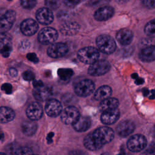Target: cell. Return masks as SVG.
Here are the masks:
<instances>
[{
	"label": "cell",
	"instance_id": "obj_11",
	"mask_svg": "<svg viewBox=\"0 0 155 155\" xmlns=\"http://www.w3.org/2000/svg\"><path fill=\"white\" fill-rule=\"evenodd\" d=\"M68 48L66 44L64 43L52 44L47 50L49 56L53 58H59L64 56L68 52Z\"/></svg>",
	"mask_w": 155,
	"mask_h": 155
},
{
	"label": "cell",
	"instance_id": "obj_16",
	"mask_svg": "<svg viewBox=\"0 0 155 155\" xmlns=\"http://www.w3.org/2000/svg\"><path fill=\"white\" fill-rule=\"evenodd\" d=\"M38 23L32 19H26L24 20L20 26L22 33L26 36L33 35L38 29Z\"/></svg>",
	"mask_w": 155,
	"mask_h": 155
},
{
	"label": "cell",
	"instance_id": "obj_31",
	"mask_svg": "<svg viewBox=\"0 0 155 155\" xmlns=\"http://www.w3.org/2000/svg\"><path fill=\"white\" fill-rule=\"evenodd\" d=\"M22 6L26 9L33 8L36 4V0H21Z\"/></svg>",
	"mask_w": 155,
	"mask_h": 155
},
{
	"label": "cell",
	"instance_id": "obj_4",
	"mask_svg": "<svg viewBox=\"0 0 155 155\" xmlns=\"http://www.w3.org/2000/svg\"><path fill=\"white\" fill-rule=\"evenodd\" d=\"M94 87V84L92 81L90 79H83L75 84L74 90L78 96L86 97L93 92Z\"/></svg>",
	"mask_w": 155,
	"mask_h": 155
},
{
	"label": "cell",
	"instance_id": "obj_46",
	"mask_svg": "<svg viewBox=\"0 0 155 155\" xmlns=\"http://www.w3.org/2000/svg\"><path fill=\"white\" fill-rule=\"evenodd\" d=\"M31 155H38V154H31Z\"/></svg>",
	"mask_w": 155,
	"mask_h": 155
},
{
	"label": "cell",
	"instance_id": "obj_29",
	"mask_svg": "<svg viewBox=\"0 0 155 155\" xmlns=\"http://www.w3.org/2000/svg\"><path fill=\"white\" fill-rule=\"evenodd\" d=\"M145 33L150 37H155V19L149 21L144 28Z\"/></svg>",
	"mask_w": 155,
	"mask_h": 155
},
{
	"label": "cell",
	"instance_id": "obj_36",
	"mask_svg": "<svg viewBox=\"0 0 155 155\" xmlns=\"http://www.w3.org/2000/svg\"><path fill=\"white\" fill-rule=\"evenodd\" d=\"M1 90L7 94H10L12 92V86L10 84L5 83L2 85Z\"/></svg>",
	"mask_w": 155,
	"mask_h": 155
},
{
	"label": "cell",
	"instance_id": "obj_20",
	"mask_svg": "<svg viewBox=\"0 0 155 155\" xmlns=\"http://www.w3.org/2000/svg\"><path fill=\"white\" fill-rule=\"evenodd\" d=\"M91 119L87 116H79V118L72 124L74 129L78 132L87 131L91 126Z\"/></svg>",
	"mask_w": 155,
	"mask_h": 155
},
{
	"label": "cell",
	"instance_id": "obj_10",
	"mask_svg": "<svg viewBox=\"0 0 155 155\" xmlns=\"http://www.w3.org/2000/svg\"><path fill=\"white\" fill-rule=\"evenodd\" d=\"M45 110L48 116L54 117L61 114L62 107L59 101L54 99H48L45 105Z\"/></svg>",
	"mask_w": 155,
	"mask_h": 155
},
{
	"label": "cell",
	"instance_id": "obj_19",
	"mask_svg": "<svg viewBox=\"0 0 155 155\" xmlns=\"http://www.w3.org/2000/svg\"><path fill=\"white\" fill-rule=\"evenodd\" d=\"M139 58L146 62L155 61V45H149L142 48L139 53Z\"/></svg>",
	"mask_w": 155,
	"mask_h": 155
},
{
	"label": "cell",
	"instance_id": "obj_3",
	"mask_svg": "<svg viewBox=\"0 0 155 155\" xmlns=\"http://www.w3.org/2000/svg\"><path fill=\"white\" fill-rule=\"evenodd\" d=\"M96 45L98 50L105 54H111L116 48L114 40L109 35H101L96 39Z\"/></svg>",
	"mask_w": 155,
	"mask_h": 155
},
{
	"label": "cell",
	"instance_id": "obj_21",
	"mask_svg": "<svg viewBox=\"0 0 155 155\" xmlns=\"http://www.w3.org/2000/svg\"><path fill=\"white\" fill-rule=\"evenodd\" d=\"M133 32L128 29H120L116 34L117 41L122 45H127L131 43L133 40Z\"/></svg>",
	"mask_w": 155,
	"mask_h": 155
},
{
	"label": "cell",
	"instance_id": "obj_24",
	"mask_svg": "<svg viewBox=\"0 0 155 155\" xmlns=\"http://www.w3.org/2000/svg\"><path fill=\"white\" fill-rule=\"evenodd\" d=\"M119 104V102L117 99L109 97L101 101L99 105V108L100 111L103 112L107 110L117 108Z\"/></svg>",
	"mask_w": 155,
	"mask_h": 155
},
{
	"label": "cell",
	"instance_id": "obj_32",
	"mask_svg": "<svg viewBox=\"0 0 155 155\" xmlns=\"http://www.w3.org/2000/svg\"><path fill=\"white\" fill-rule=\"evenodd\" d=\"M32 151L30 148L27 147H18L15 155H31Z\"/></svg>",
	"mask_w": 155,
	"mask_h": 155
},
{
	"label": "cell",
	"instance_id": "obj_43",
	"mask_svg": "<svg viewBox=\"0 0 155 155\" xmlns=\"http://www.w3.org/2000/svg\"><path fill=\"white\" fill-rule=\"evenodd\" d=\"M101 155H110V154L109 153H102Z\"/></svg>",
	"mask_w": 155,
	"mask_h": 155
},
{
	"label": "cell",
	"instance_id": "obj_27",
	"mask_svg": "<svg viewBox=\"0 0 155 155\" xmlns=\"http://www.w3.org/2000/svg\"><path fill=\"white\" fill-rule=\"evenodd\" d=\"M38 125L34 122V120L31 121H25L21 125V128L23 133L27 136H32L35 133L37 130Z\"/></svg>",
	"mask_w": 155,
	"mask_h": 155
},
{
	"label": "cell",
	"instance_id": "obj_1",
	"mask_svg": "<svg viewBox=\"0 0 155 155\" xmlns=\"http://www.w3.org/2000/svg\"><path fill=\"white\" fill-rule=\"evenodd\" d=\"M114 136V131L107 127H101L87 134L84 140V145L89 150L96 151L110 142Z\"/></svg>",
	"mask_w": 155,
	"mask_h": 155
},
{
	"label": "cell",
	"instance_id": "obj_15",
	"mask_svg": "<svg viewBox=\"0 0 155 155\" xmlns=\"http://www.w3.org/2000/svg\"><path fill=\"white\" fill-rule=\"evenodd\" d=\"M36 18L38 21L44 25L51 24L54 19L52 12L48 8H41L36 13Z\"/></svg>",
	"mask_w": 155,
	"mask_h": 155
},
{
	"label": "cell",
	"instance_id": "obj_40",
	"mask_svg": "<svg viewBox=\"0 0 155 155\" xmlns=\"http://www.w3.org/2000/svg\"><path fill=\"white\" fill-rule=\"evenodd\" d=\"M9 72H10V75H11L12 77H15V76H16L17 74H18V71H17V70H16L15 68H11L10 69V70H9Z\"/></svg>",
	"mask_w": 155,
	"mask_h": 155
},
{
	"label": "cell",
	"instance_id": "obj_5",
	"mask_svg": "<svg viewBox=\"0 0 155 155\" xmlns=\"http://www.w3.org/2000/svg\"><path fill=\"white\" fill-rule=\"evenodd\" d=\"M146 137L140 134L131 136L127 141V147L133 152H139L143 150L147 145Z\"/></svg>",
	"mask_w": 155,
	"mask_h": 155
},
{
	"label": "cell",
	"instance_id": "obj_34",
	"mask_svg": "<svg viewBox=\"0 0 155 155\" xmlns=\"http://www.w3.org/2000/svg\"><path fill=\"white\" fill-rule=\"evenodd\" d=\"M140 155H155V143H153Z\"/></svg>",
	"mask_w": 155,
	"mask_h": 155
},
{
	"label": "cell",
	"instance_id": "obj_44",
	"mask_svg": "<svg viewBox=\"0 0 155 155\" xmlns=\"http://www.w3.org/2000/svg\"><path fill=\"white\" fill-rule=\"evenodd\" d=\"M0 155H7V154L4 153H1V152H0Z\"/></svg>",
	"mask_w": 155,
	"mask_h": 155
},
{
	"label": "cell",
	"instance_id": "obj_37",
	"mask_svg": "<svg viewBox=\"0 0 155 155\" xmlns=\"http://www.w3.org/2000/svg\"><path fill=\"white\" fill-rule=\"evenodd\" d=\"M27 59L29 60V61H31V62H34V63H36V62H38V57H37V56H36V54H35V53H28L27 54Z\"/></svg>",
	"mask_w": 155,
	"mask_h": 155
},
{
	"label": "cell",
	"instance_id": "obj_42",
	"mask_svg": "<svg viewBox=\"0 0 155 155\" xmlns=\"http://www.w3.org/2000/svg\"><path fill=\"white\" fill-rule=\"evenodd\" d=\"M4 138V133L2 130L0 128V140Z\"/></svg>",
	"mask_w": 155,
	"mask_h": 155
},
{
	"label": "cell",
	"instance_id": "obj_25",
	"mask_svg": "<svg viewBox=\"0 0 155 155\" xmlns=\"http://www.w3.org/2000/svg\"><path fill=\"white\" fill-rule=\"evenodd\" d=\"M15 116V113L12 108L7 107H0V122H9L13 120Z\"/></svg>",
	"mask_w": 155,
	"mask_h": 155
},
{
	"label": "cell",
	"instance_id": "obj_18",
	"mask_svg": "<svg viewBox=\"0 0 155 155\" xmlns=\"http://www.w3.org/2000/svg\"><path fill=\"white\" fill-rule=\"evenodd\" d=\"M114 14V9L110 6H104L98 8L94 14V18L100 21H106L112 17Z\"/></svg>",
	"mask_w": 155,
	"mask_h": 155
},
{
	"label": "cell",
	"instance_id": "obj_26",
	"mask_svg": "<svg viewBox=\"0 0 155 155\" xmlns=\"http://www.w3.org/2000/svg\"><path fill=\"white\" fill-rule=\"evenodd\" d=\"M112 93V90L108 85H103L98 88L94 93V97L96 100L102 101L110 96Z\"/></svg>",
	"mask_w": 155,
	"mask_h": 155
},
{
	"label": "cell",
	"instance_id": "obj_45",
	"mask_svg": "<svg viewBox=\"0 0 155 155\" xmlns=\"http://www.w3.org/2000/svg\"><path fill=\"white\" fill-rule=\"evenodd\" d=\"M118 1H120V2H122V1H126V0H118Z\"/></svg>",
	"mask_w": 155,
	"mask_h": 155
},
{
	"label": "cell",
	"instance_id": "obj_28",
	"mask_svg": "<svg viewBox=\"0 0 155 155\" xmlns=\"http://www.w3.org/2000/svg\"><path fill=\"white\" fill-rule=\"evenodd\" d=\"M58 74L61 81H68L73 74V71L70 68H60L58 71Z\"/></svg>",
	"mask_w": 155,
	"mask_h": 155
},
{
	"label": "cell",
	"instance_id": "obj_12",
	"mask_svg": "<svg viewBox=\"0 0 155 155\" xmlns=\"http://www.w3.org/2000/svg\"><path fill=\"white\" fill-rule=\"evenodd\" d=\"M135 129L134 124L130 120H124L116 127V133L120 137H127L132 133Z\"/></svg>",
	"mask_w": 155,
	"mask_h": 155
},
{
	"label": "cell",
	"instance_id": "obj_38",
	"mask_svg": "<svg viewBox=\"0 0 155 155\" xmlns=\"http://www.w3.org/2000/svg\"><path fill=\"white\" fill-rule=\"evenodd\" d=\"M79 1L80 0H64V4L69 7H73L75 6L79 3Z\"/></svg>",
	"mask_w": 155,
	"mask_h": 155
},
{
	"label": "cell",
	"instance_id": "obj_30",
	"mask_svg": "<svg viewBox=\"0 0 155 155\" xmlns=\"http://www.w3.org/2000/svg\"><path fill=\"white\" fill-rule=\"evenodd\" d=\"M47 8L50 10H56L60 6V0H45Z\"/></svg>",
	"mask_w": 155,
	"mask_h": 155
},
{
	"label": "cell",
	"instance_id": "obj_8",
	"mask_svg": "<svg viewBox=\"0 0 155 155\" xmlns=\"http://www.w3.org/2000/svg\"><path fill=\"white\" fill-rule=\"evenodd\" d=\"M80 116L79 111L74 106H69L64 109L61 113V119L67 125L73 124Z\"/></svg>",
	"mask_w": 155,
	"mask_h": 155
},
{
	"label": "cell",
	"instance_id": "obj_6",
	"mask_svg": "<svg viewBox=\"0 0 155 155\" xmlns=\"http://www.w3.org/2000/svg\"><path fill=\"white\" fill-rule=\"evenodd\" d=\"M110 64L106 60H97L91 64L88 69L89 74L93 76H99L107 73L110 69Z\"/></svg>",
	"mask_w": 155,
	"mask_h": 155
},
{
	"label": "cell",
	"instance_id": "obj_47",
	"mask_svg": "<svg viewBox=\"0 0 155 155\" xmlns=\"http://www.w3.org/2000/svg\"><path fill=\"white\" fill-rule=\"evenodd\" d=\"M154 133H155V128H154Z\"/></svg>",
	"mask_w": 155,
	"mask_h": 155
},
{
	"label": "cell",
	"instance_id": "obj_41",
	"mask_svg": "<svg viewBox=\"0 0 155 155\" xmlns=\"http://www.w3.org/2000/svg\"><path fill=\"white\" fill-rule=\"evenodd\" d=\"M54 136V133H50L48 135H47V142L50 143L51 142H52V138Z\"/></svg>",
	"mask_w": 155,
	"mask_h": 155
},
{
	"label": "cell",
	"instance_id": "obj_22",
	"mask_svg": "<svg viewBox=\"0 0 155 155\" xmlns=\"http://www.w3.org/2000/svg\"><path fill=\"white\" fill-rule=\"evenodd\" d=\"M51 93V89L49 87L45 86L39 88H35L33 91L35 98L39 101H44L49 99Z\"/></svg>",
	"mask_w": 155,
	"mask_h": 155
},
{
	"label": "cell",
	"instance_id": "obj_2",
	"mask_svg": "<svg viewBox=\"0 0 155 155\" xmlns=\"http://www.w3.org/2000/svg\"><path fill=\"white\" fill-rule=\"evenodd\" d=\"M99 57V50L93 47H86L78 51V58L83 63L92 64L98 60Z\"/></svg>",
	"mask_w": 155,
	"mask_h": 155
},
{
	"label": "cell",
	"instance_id": "obj_39",
	"mask_svg": "<svg viewBox=\"0 0 155 155\" xmlns=\"http://www.w3.org/2000/svg\"><path fill=\"white\" fill-rule=\"evenodd\" d=\"M33 85L35 88H39V87L44 86L42 82L40 80H33Z\"/></svg>",
	"mask_w": 155,
	"mask_h": 155
},
{
	"label": "cell",
	"instance_id": "obj_33",
	"mask_svg": "<svg viewBox=\"0 0 155 155\" xmlns=\"http://www.w3.org/2000/svg\"><path fill=\"white\" fill-rule=\"evenodd\" d=\"M22 78L25 81H33L35 79V74L31 71L27 70L23 73Z\"/></svg>",
	"mask_w": 155,
	"mask_h": 155
},
{
	"label": "cell",
	"instance_id": "obj_13",
	"mask_svg": "<svg viewBox=\"0 0 155 155\" xmlns=\"http://www.w3.org/2000/svg\"><path fill=\"white\" fill-rule=\"evenodd\" d=\"M12 50V42L11 37L5 33L0 35V52L2 56L7 58Z\"/></svg>",
	"mask_w": 155,
	"mask_h": 155
},
{
	"label": "cell",
	"instance_id": "obj_7",
	"mask_svg": "<svg viewBox=\"0 0 155 155\" xmlns=\"http://www.w3.org/2000/svg\"><path fill=\"white\" fill-rule=\"evenodd\" d=\"M16 19V13L8 10L0 17V33H5L12 27Z\"/></svg>",
	"mask_w": 155,
	"mask_h": 155
},
{
	"label": "cell",
	"instance_id": "obj_9",
	"mask_svg": "<svg viewBox=\"0 0 155 155\" xmlns=\"http://www.w3.org/2000/svg\"><path fill=\"white\" fill-rule=\"evenodd\" d=\"M58 31L53 28L45 27L42 29L38 35L39 41L43 44L53 43L58 38Z\"/></svg>",
	"mask_w": 155,
	"mask_h": 155
},
{
	"label": "cell",
	"instance_id": "obj_48",
	"mask_svg": "<svg viewBox=\"0 0 155 155\" xmlns=\"http://www.w3.org/2000/svg\"><path fill=\"white\" fill-rule=\"evenodd\" d=\"M9 1H10V0H9Z\"/></svg>",
	"mask_w": 155,
	"mask_h": 155
},
{
	"label": "cell",
	"instance_id": "obj_17",
	"mask_svg": "<svg viewBox=\"0 0 155 155\" xmlns=\"http://www.w3.org/2000/svg\"><path fill=\"white\" fill-rule=\"evenodd\" d=\"M120 116V111L117 108L103 111L101 116V122L105 125H111L115 123Z\"/></svg>",
	"mask_w": 155,
	"mask_h": 155
},
{
	"label": "cell",
	"instance_id": "obj_35",
	"mask_svg": "<svg viewBox=\"0 0 155 155\" xmlns=\"http://www.w3.org/2000/svg\"><path fill=\"white\" fill-rule=\"evenodd\" d=\"M142 4L148 8L155 7V0H141Z\"/></svg>",
	"mask_w": 155,
	"mask_h": 155
},
{
	"label": "cell",
	"instance_id": "obj_23",
	"mask_svg": "<svg viewBox=\"0 0 155 155\" xmlns=\"http://www.w3.org/2000/svg\"><path fill=\"white\" fill-rule=\"evenodd\" d=\"M79 25L75 22H68L62 24L60 28L61 32L67 36L76 35L79 30Z\"/></svg>",
	"mask_w": 155,
	"mask_h": 155
},
{
	"label": "cell",
	"instance_id": "obj_14",
	"mask_svg": "<svg viewBox=\"0 0 155 155\" xmlns=\"http://www.w3.org/2000/svg\"><path fill=\"white\" fill-rule=\"evenodd\" d=\"M42 114L43 110L42 106L36 102L30 104L26 110V114L31 120H39L42 117Z\"/></svg>",
	"mask_w": 155,
	"mask_h": 155
}]
</instances>
